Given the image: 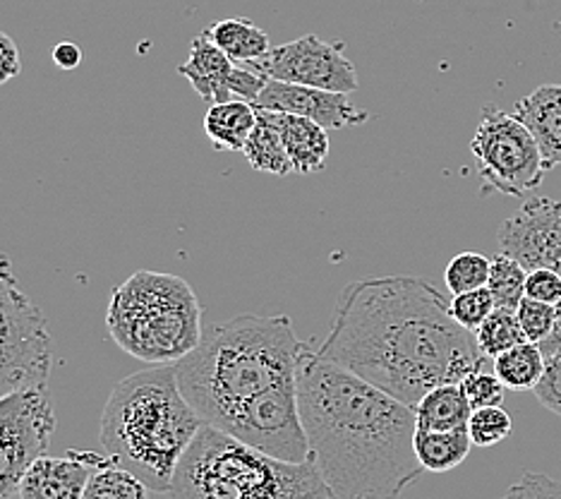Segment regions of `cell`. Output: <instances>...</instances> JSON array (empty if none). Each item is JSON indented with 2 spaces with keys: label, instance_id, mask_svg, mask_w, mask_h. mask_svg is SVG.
<instances>
[{
  "label": "cell",
  "instance_id": "13",
  "mask_svg": "<svg viewBox=\"0 0 561 499\" xmlns=\"http://www.w3.org/2000/svg\"><path fill=\"white\" fill-rule=\"evenodd\" d=\"M254 106L264 111L293 113L310 118L324 125L327 131H343V127H355L367 123V111L355 109L348 94L327 92V89L288 84L270 80L264 84L260 97L254 99Z\"/></svg>",
  "mask_w": 561,
  "mask_h": 499
},
{
  "label": "cell",
  "instance_id": "37",
  "mask_svg": "<svg viewBox=\"0 0 561 499\" xmlns=\"http://www.w3.org/2000/svg\"><path fill=\"white\" fill-rule=\"evenodd\" d=\"M540 349H542L545 358H547V355H554V353L561 351V300L554 305V327H552V331H550V337H547V339L540 343Z\"/></svg>",
  "mask_w": 561,
  "mask_h": 499
},
{
  "label": "cell",
  "instance_id": "2",
  "mask_svg": "<svg viewBox=\"0 0 561 499\" xmlns=\"http://www.w3.org/2000/svg\"><path fill=\"white\" fill-rule=\"evenodd\" d=\"M296 384L310 458L334 499H397L420 478L413 406L308 345Z\"/></svg>",
  "mask_w": 561,
  "mask_h": 499
},
{
  "label": "cell",
  "instance_id": "25",
  "mask_svg": "<svg viewBox=\"0 0 561 499\" xmlns=\"http://www.w3.org/2000/svg\"><path fill=\"white\" fill-rule=\"evenodd\" d=\"M149 488L135 473L111 464L99 468L87 483L82 499H147Z\"/></svg>",
  "mask_w": 561,
  "mask_h": 499
},
{
  "label": "cell",
  "instance_id": "15",
  "mask_svg": "<svg viewBox=\"0 0 561 499\" xmlns=\"http://www.w3.org/2000/svg\"><path fill=\"white\" fill-rule=\"evenodd\" d=\"M514 115L526 123L540 147L545 171L561 166V84H542L514 104Z\"/></svg>",
  "mask_w": 561,
  "mask_h": 499
},
{
  "label": "cell",
  "instance_id": "1",
  "mask_svg": "<svg viewBox=\"0 0 561 499\" xmlns=\"http://www.w3.org/2000/svg\"><path fill=\"white\" fill-rule=\"evenodd\" d=\"M449 303L417 276L353 281L339 293L317 353L415 408L430 389L484 365L476 334L456 322Z\"/></svg>",
  "mask_w": 561,
  "mask_h": 499
},
{
  "label": "cell",
  "instance_id": "30",
  "mask_svg": "<svg viewBox=\"0 0 561 499\" xmlns=\"http://www.w3.org/2000/svg\"><path fill=\"white\" fill-rule=\"evenodd\" d=\"M458 384H461L468 404L473 406V411L484 406H500L504 401V382L496 373H488L482 365L476 367L473 373H468Z\"/></svg>",
  "mask_w": 561,
  "mask_h": 499
},
{
  "label": "cell",
  "instance_id": "16",
  "mask_svg": "<svg viewBox=\"0 0 561 499\" xmlns=\"http://www.w3.org/2000/svg\"><path fill=\"white\" fill-rule=\"evenodd\" d=\"M264 111V109H262ZM284 139L293 173L312 175L322 171L329 161V131L324 125L293 113L264 111Z\"/></svg>",
  "mask_w": 561,
  "mask_h": 499
},
{
  "label": "cell",
  "instance_id": "4",
  "mask_svg": "<svg viewBox=\"0 0 561 499\" xmlns=\"http://www.w3.org/2000/svg\"><path fill=\"white\" fill-rule=\"evenodd\" d=\"M202 418L175 377V365H154L121 379L101 413V444L113 464L135 473L151 492L169 495Z\"/></svg>",
  "mask_w": 561,
  "mask_h": 499
},
{
  "label": "cell",
  "instance_id": "19",
  "mask_svg": "<svg viewBox=\"0 0 561 499\" xmlns=\"http://www.w3.org/2000/svg\"><path fill=\"white\" fill-rule=\"evenodd\" d=\"M470 413L473 406L468 404L461 384H439L415 404V426L417 430H461L468 428Z\"/></svg>",
  "mask_w": 561,
  "mask_h": 499
},
{
  "label": "cell",
  "instance_id": "14",
  "mask_svg": "<svg viewBox=\"0 0 561 499\" xmlns=\"http://www.w3.org/2000/svg\"><path fill=\"white\" fill-rule=\"evenodd\" d=\"M111 464V456L68 452L66 456H39L24 470L20 499H82L89 478Z\"/></svg>",
  "mask_w": 561,
  "mask_h": 499
},
{
  "label": "cell",
  "instance_id": "33",
  "mask_svg": "<svg viewBox=\"0 0 561 499\" xmlns=\"http://www.w3.org/2000/svg\"><path fill=\"white\" fill-rule=\"evenodd\" d=\"M533 394L538 396V401L547 411L561 416V351L545 358V373L540 382L535 384Z\"/></svg>",
  "mask_w": 561,
  "mask_h": 499
},
{
  "label": "cell",
  "instance_id": "7",
  "mask_svg": "<svg viewBox=\"0 0 561 499\" xmlns=\"http://www.w3.org/2000/svg\"><path fill=\"white\" fill-rule=\"evenodd\" d=\"M54 355L44 313L22 291L12 264L0 252V396L46 387Z\"/></svg>",
  "mask_w": 561,
  "mask_h": 499
},
{
  "label": "cell",
  "instance_id": "32",
  "mask_svg": "<svg viewBox=\"0 0 561 499\" xmlns=\"http://www.w3.org/2000/svg\"><path fill=\"white\" fill-rule=\"evenodd\" d=\"M500 499H561V480L545 473H526Z\"/></svg>",
  "mask_w": 561,
  "mask_h": 499
},
{
  "label": "cell",
  "instance_id": "12",
  "mask_svg": "<svg viewBox=\"0 0 561 499\" xmlns=\"http://www.w3.org/2000/svg\"><path fill=\"white\" fill-rule=\"evenodd\" d=\"M500 252L523 264L526 272L550 266L561 274V200L530 197L508 216L496 234Z\"/></svg>",
  "mask_w": 561,
  "mask_h": 499
},
{
  "label": "cell",
  "instance_id": "9",
  "mask_svg": "<svg viewBox=\"0 0 561 499\" xmlns=\"http://www.w3.org/2000/svg\"><path fill=\"white\" fill-rule=\"evenodd\" d=\"M56 413L46 387L0 396V499H20V483L32 461L48 452Z\"/></svg>",
  "mask_w": 561,
  "mask_h": 499
},
{
  "label": "cell",
  "instance_id": "26",
  "mask_svg": "<svg viewBox=\"0 0 561 499\" xmlns=\"http://www.w3.org/2000/svg\"><path fill=\"white\" fill-rule=\"evenodd\" d=\"M476 339L482 355L492 358V361L504 351L514 349V345L528 341L518 325L516 313L502 310V307H494V313L484 319L480 329L476 331Z\"/></svg>",
  "mask_w": 561,
  "mask_h": 499
},
{
  "label": "cell",
  "instance_id": "24",
  "mask_svg": "<svg viewBox=\"0 0 561 499\" xmlns=\"http://www.w3.org/2000/svg\"><path fill=\"white\" fill-rule=\"evenodd\" d=\"M526 279L528 272L518 264L514 258L500 252L490 264V279L488 288L494 298V305L502 307V310L516 313L520 300L526 298Z\"/></svg>",
  "mask_w": 561,
  "mask_h": 499
},
{
  "label": "cell",
  "instance_id": "5",
  "mask_svg": "<svg viewBox=\"0 0 561 499\" xmlns=\"http://www.w3.org/2000/svg\"><path fill=\"white\" fill-rule=\"evenodd\" d=\"M171 499H334L314 461H284L202 426L178 466Z\"/></svg>",
  "mask_w": 561,
  "mask_h": 499
},
{
  "label": "cell",
  "instance_id": "36",
  "mask_svg": "<svg viewBox=\"0 0 561 499\" xmlns=\"http://www.w3.org/2000/svg\"><path fill=\"white\" fill-rule=\"evenodd\" d=\"M54 63L60 70H75L82 66V48L72 42H62L54 48Z\"/></svg>",
  "mask_w": 561,
  "mask_h": 499
},
{
  "label": "cell",
  "instance_id": "11",
  "mask_svg": "<svg viewBox=\"0 0 561 499\" xmlns=\"http://www.w3.org/2000/svg\"><path fill=\"white\" fill-rule=\"evenodd\" d=\"M254 66L270 80L327 89V92L353 94L360 87L358 72L346 58V46L341 42L329 44L317 34H305L296 42L272 48Z\"/></svg>",
  "mask_w": 561,
  "mask_h": 499
},
{
  "label": "cell",
  "instance_id": "27",
  "mask_svg": "<svg viewBox=\"0 0 561 499\" xmlns=\"http://www.w3.org/2000/svg\"><path fill=\"white\" fill-rule=\"evenodd\" d=\"M490 264L492 260H488L480 252L456 254V258L444 269V284L454 293V296L488 286Z\"/></svg>",
  "mask_w": 561,
  "mask_h": 499
},
{
  "label": "cell",
  "instance_id": "23",
  "mask_svg": "<svg viewBox=\"0 0 561 499\" xmlns=\"http://www.w3.org/2000/svg\"><path fill=\"white\" fill-rule=\"evenodd\" d=\"M494 373L500 375L506 389L533 392L545 373V353L540 343L523 341L514 349L494 358Z\"/></svg>",
  "mask_w": 561,
  "mask_h": 499
},
{
  "label": "cell",
  "instance_id": "10",
  "mask_svg": "<svg viewBox=\"0 0 561 499\" xmlns=\"http://www.w3.org/2000/svg\"><path fill=\"white\" fill-rule=\"evenodd\" d=\"M216 430L231 434V438L264 454L293 461V464L310 458L296 379L254 396L252 401L242 404L238 411L228 416Z\"/></svg>",
  "mask_w": 561,
  "mask_h": 499
},
{
  "label": "cell",
  "instance_id": "29",
  "mask_svg": "<svg viewBox=\"0 0 561 499\" xmlns=\"http://www.w3.org/2000/svg\"><path fill=\"white\" fill-rule=\"evenodd\" d=\"M494 307L496 305H494L490 288L482 286V288L466 291V293H458V296H454L449 303V313L458 325L476 334L484 319L494 313Z\"/></svg>",
  "mask_w": 561,
  "mask_h": 499
},
{
  "label": "cell",
  "instance_id": "18",
  "mask_svg": "<svg viewBox=\"0 0 561 499\" xmlns=\"http://www.w3.org/2000/svg\"><path fill=\"white\" fill-rule=\"evenodd\" d=\"M254 125H257V106L250 101H219L204 113V133H207L209 143L221 151L242 154Z\"/></svg>",
  "mask_w": 561,
  "mask_h": 499
},
{
  "label": "cell",
  "instance_id": "28",
  "mask_svg": "<svg viewBox=\"0 0 561 499\" xmlns=\"http://www.w3.org/2000/svg\"><path fill=\"white\" fill-rule=\"evenodd\" d=\"M514 430V420L502 406H484L476 408L468 420V434L473 440V446H494L504 440Z\"/></svg>",
  "mask_w": 561,
  "mask_h": 499
},
{
  "label": "cell",
  "instance_id": "17",
  "mask_svg": "<svg viewBox=\"0 0 561 499\" xmlns=\"http://www.w3.org/2000/svg\"><path fill=\"white\" fill-rule=\"evenodd\" d=\"M236 70V63L204 34L195 36L190 44V56L178 72L195 87V92L211 104L231 101L228 97V82Z\"/></svg>",
  "mask_w": 561,
  "mask_h": 499
},
{
  "label": "cell",
  "instance_id": "35",
  "mask_svg": "<svg viewBox=\"0 0 561 499\" xmlns=\"http://www.w3.org/2000/svg\"><path fill=\"white\" fill-rule=\"evenodd\" d=\"M22 72V60H20V50L18 44L12 38L0 32V87L10 82L12 77H18Z\"/></svg>",
  "mask_w": 561,
  "mask_h": 499
},
{
  "label": "cell",
  "instance_id": "34",
  "mask_svg": "<svg viewBox=\"0 0 561 499\" xmlns=\"http://www.w3.org/2000/svg\"><path fill=\"white\" fill-rule=\"evenodd\" d=\"M526 298L557 305L561 300V274L550 266H540L528 272Z\"/></svg>",
  "mask_w": 561,
  "mask_h": 499
},
{
  "label": "cell",
  "instance_id": "20",
  "mask_svg": "<svg viewBox=\"0 0 561 499\" xmlns=\"http://www.w3.org/2000/svg\"><path fill=\"white\" fill-rule=\"evenodd\" d=\"M233 63H257L270 54V34L248 18H228L214 22L202 32Z\"/></svg>",
  "mask_w": 561,
  "mask_h": 499
},
{
  "label": "cell",
  "instance_id": "3",
  "mask_svg": "<svg viewBox=\"0 0 561 499\" xmlns=\"http://www.w3.org/2000/svg\"><path fill=\"white\" fill-rule=\"evenodd\" d=\"M305 343L286 315H238L207 325L175 377L204 426L219 428L242 404L296 379Z\"/></svg>",
  "mask_w": 561,
  "mask_h": 499
},
{
  "label": "cell",
  "instance_id": "22",
  "mask_svg": "<svg viewBox=\"0 0 561 499\" xmlns=\"http://www.w3.org/2000/svg\"><path fill=\"white\" fill-rule=\"evenodd\" d=\"M242 157H245L252 169L260 173H270L278 178H286L293 173V163L288 159L284 139H280L276 125L266 118V113L262 109H257V125H254L252 135L248 137Z\"/></svg>",
  "mask_w": 561,
  "mask_h": 499
},
{
  "label": "cell",
  "instance_id": "21",
  "mask_svg": "<svg viewBox=\"0 0 561 499\" xmlns=\"http://www.w3.org/2000/svg\"><path fill=\"white\" fill-rule=\"evenodd\" d=\"M415 456L420 466L430 473L454 470L473 450L468 428L461 430H415Z\"/></svg>",
  "mask_w": 561,
  "mask_h": 499
},
{
  "label": "cell",
  "instance_id": "31",
  "mask_svg": "<svg viewBox=\"0 0 561 499\" xmlns=\"http://www.w3.org/2000/svg\"><path fill=\"white\" fill-rule=\"evenodd\" d=\"M516 317L526 339L533 343H542L550 337V331L554 327V305L523 298L520 305L516 307Z\"/></svg>",
  "mask_w": 561,
  "mask_h": 499
},
{
  "label": "cell",
  "instance_id": "6",
  "mask_svg": "<svg viewBox=\"0 0 561 499\" xmlns=\"http://www.w3.org/2000/svg\"><path fill=\"white\" fill-rule=\"evenodd\" d=\"M106 327L127 355L149 365H173L197 349L202 305L183 276L139 269L113 288Z\"/></svg>",
  "mask_w": 561,
  "mask_h": 499
},
{
  "label": "cell",
  "instance_id": "8",
  "mask_svg": "<svg viewBox=\"0 0 561 499\" xmlns=\"http://www.w3.org/2000/svg\"><path fill=\"white\" fill-rule=\"evenodd\" d=\"M482 190L502 192L506 197H526L542 185L545 163L538 143L526 123L514 113L494 106L482 109V118L470 139Z\"/></svg>",
  "mask_w": 561,
  "mask_h": 499
}]
</instances>
